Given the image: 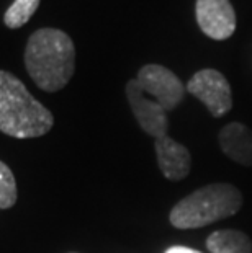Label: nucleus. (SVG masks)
<instances>
[{"label": "nucleus", "mask_w": 252, "mask_h": 253, "mask_svg": "<svg viewBox=\"0 0 252 253\" xmlns=\"http://www.w3.org/2000/svg\"><path fill=\"white\" fill-rule=\"evenodd\" d=\"M25 66L33 82L45 91L64 88L76 71V47L71 36L56 28H41L30 36Z\"/></svg>", "instance_id": "1"}, {"label": "nucleus", "mask_w": 252, "mask_h": 253, "mask_svg": "<svg viewBox=\"0 0 252 253\" xmlns=\"http://www.w3.org/2000/svg\"><path fill=\"white\" fill-rule=\"evenodd\" d=\"M52 125V113L26 90L25 84L0 71V131L17 139H30L45 136Z\"/></svg>", "instance_id": "2"}, {"label": "nucleus", "mask_w": 252, "mask_h": 253, "mask_svg": "<svg viewBox=\"0 0 252 253\" xmlns=\"http://www.w3.org/2000/svg\"><path fill=\"white\" fill-rule=\"evenodd\" d=\"M243 208L239 188L229 183H211L180 199L169 214L177 229H197L234 216Z\"/></svg>", "instance_id": "3"}, {"label": "nucleus", "mask_w": 252, "mask_h": 253, "mask_svg": "<svg viewBox=\"0 0 252 253\" xmlns=\"http://www.w3.org/2000/svg\"><path fill=\"white\" fill-rule=\"evenodd\" d=\"M187 91L200 100L214 118L224 116L233 108L229 82L216 69H203L192 75L187 82Z\"/></svg>", "instance_id": "4"}, {"label": "nucleus", "mask_w": 252, "mask_h": 253, "mask_svg": "<svg viewBox=\"0 0 252 253\" xmlns=\"http://www.w3.org/2000/svg\"><path fill=\"white\" fill-rule=\"evenodd\" d=\"M138 84L146 95H151L165 111H172L185 96V85L170 69L159 64H148L138 72Z\"/></svg>", "instance_id": "5"}, {"label": "nucleus", "mask_w": 252, "mask_h": 253, "mask_svg": "<svg viewBox=\"0 0 252 253\" xmlns=\"http://www.w3.org/2000/svg\"><path fill=\"white\" fill-rule=\"evenodd\" d=\"M126 98L139 127L148 136H152L154 139L167 136V111L155 100L148 98V95L141 90L136 79H133L126 84Z\"/></svg>", "instance_id": "6"}, {"label": "nucleus", "mask_w": 252, "mask_h": 253, "mask_svg": "<svg viewBox=\"0 0 252 253\" xmlns=\"http://www.w3.org/2000/svg\"><path fill=\"white\" fill-rule=\"evenodd\" d=\"M195 17L200 30L214 41H224L236 31V12L229 0H197Z\"/></svg>", "instance_id": "7"}, {"label": "nucleus", "mask_w": 252, "mask_h": 253, "mask_svg": "<svg viewBox=\"0 0 252 253\" xmlns=\"http://www.w3.org/2000/svg\"><path fill=\"white\" fill-rule=\"evenodd\" d=\"M154 149L159 169L162 170V173L167 180L180 181L190 173L192 157L185 145L174 141L169 136H162L155 139Z\"/></svg>", "instance_id": "8"}, {"label": "nucleus", "mask_w": 252, "mask_h": 253, "mask_svg": "<svg viewBox=\"0 0 252 253\" xmlns=\"http://www.w3.org/2000/svg\"><path fill=\"white\" fill-rule=\"evenodd\" d=\"M221 150L233 162L252 167V129L243 123H229L219 131Z\"/></svg>", "instance_id": "9"}, {"label": "nucleus", "mask_w": 252, "mask_h": 253, "mask_svg": "<svg viewBox=\"0 0 252 253\" xmlns=\"http://www.w3.org/2000/svg\"><path fill=\"white\" fill-rule=\"evenodd\" d=\"M210 253H251L252 242L239 230H216L206 240Z\"/></svg>", "instance_id": "10"}, {"label": "nucleus", "mask_w": 252, "mask_h": 253, "mask_svg": "<svg viewBox=\"0 0 252 253\" xmlns=\"http://www.w3.org/2000/svg\"><path fill=\"white\" fill-rule=\"evenodd\" d=\"M41 0H15L3 15V23L10 30L25 26L38 10Z\"/></svg>", "instance_id": "11"}, {"label": "nucleus", "mask_w": 252, "mask_h": 253, "mask_svg": "<svg viewBox=\"0 0 252 253\" xmlns=\"http://www.w3.org/2000/svg\"><path fill=\"white\" fill-rule=\"evenodd\" d=\"M17 203V181L8 165L0 162V209H8Z\"/></svg>", "instance_id": "12"}, {"label": "nucleus", "mask_w": 252, "mask_h": 253, "mask_svg": "<svg viewBox=\"0 0 252 253\" xmlns=\"http://www.w3.org/2000/svg\"><path fill=\"white\" fill-rule=\"evenodd\" d=\"M165 253H202V252L189 249V247H170V249L165 250Z\"/></svg>", "instance_id": "13"}]
</instances>
